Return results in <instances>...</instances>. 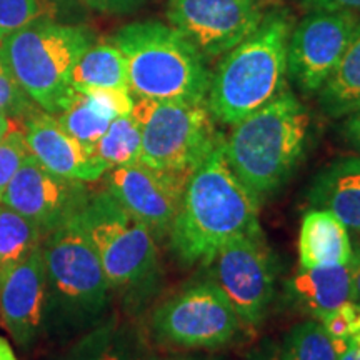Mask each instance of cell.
Segmentation results:
<instances>
[{
  "mask_svg": "<svg viewBox=\"0 0 360 360\" xmlns=\"http://www.w3.org/2000/svg\"><path fill=\"white\" fill-rule=\"evenodd\" d=\"M310 115L289 90L233 125L225 141L229 165L262 202L276 193L302 160Z\"/></svg>",
  "mask_w": 360,
  "mask_h": 360,
  "instance_id": "2",
  "label": "cell"
},
{
  "mask_svg": "<svg viewBox=\"0 0 360 360\" xmlns=\"http://www.w3.org/2000/svg\"><path fill=\"white\" fill-rule=\"evenodd\" d=\"M290 32L289 13L270 12L249 37L225 53L207 94V107L215 120L236 125L281 96Z\"/></svg>",
  "mask_w": 360,
  "mask_h": 360,
  "instance_id": "3",
  "label": "cell"
},
{
  "mask_svg": "<svg viewBox=\"0 0 360 360\" xmlns=\"http://www.w3.org/2000/svg\"><path fill=\"white\" fill-rule=\"evenodd\" d=\"M359 29V13L314 11L305 17L287 44V74L297 87L317 94Z\"/></svg>",
  "mask_w": 360,
  "mask_h": 360,
  "instance_id": "11",
  "label": "cell"
},
{
  "mask_svg": "<svg viewBox=\"0 0 360 360\" xmlns=\"http://www.w3.org/2000/svg\"><path fill=\"white\" fill-rule=\"evenodd\" d=\"M257 360H282V357H281V354L277 352V350H269V352L260 354Z\"/></svg>",
  "mask_w": 360,
  "mask_h": 360,
  "instance_id": "36",
  "label": "cell"
},
{
  "mask_svg": "<svg viewBox=\"0 0 360 360\" xmlns=\"http://www.w3.org/2000/svg\"><path fill=\"white\" fill-rule=\"evenodd\" d=\"M90 45L85 29L39 19L2 40L0 62L35 105L57 115L77 94L72 70Z\"/></svg>",
  "mask_w": 360,
  "mask_h": 360,
  "instance_id": "5",
  "label": "cell"
},
{
  "mask_svg": "<svg viewBox=\"0 0 360 360\" xmlns=\"http://www.w3.org/2000/svg\"><path fill=\"white\" fill-rule=\"evenodd\" d=\"M259 205L229 165L222 139L188 179L169 233L174 254L187 265H209L236 237L262 232Z\"/></svg>",
  "mask_w": 360,
  "mask_h": 360,
  "instance_id": "1",
  "label": "cell"
},
{
  "mask_svg": "<svg viewBox=\"0 0 360 360\" xmlns=\"http://www.w3.org/2000/svg\"><path fill=\"white\" fill-rule=\"evenodd\" d=\"M0 44H2V39H0Z\"/></svg>",
  "mask_w": 360,
  "mask_h": 360,
  "instance_id": "38",
  "label": "cell"
},
{
  "mask_svg": "<svg viewBox=\"0 0 360 360\" xmlns=\"http://www.w3.org/2000/svg\"><path fill=\"white\" fill-rule=\"evenodd\" d=\"M354 260V245L344 222L330 210L310 207L300 222L299 267L342 265Z\"/></svg>",
  "mask_w": 360,
  "mask_h": 360,
  "instance_id": "19",
  "label": "cell"
},
{
  "mask_svg": "<svg viewBox=\"0 0 360 360\" xmlns=\"http://www.w3.org/2000/svg\"><path fill=\"white\" fill-rule=\"evenodd\" d=\"M342 135L349 146L360 154V110L345 117V122L342 125Z\"/></svg>",
  "mask_w": 360,
  "mask_h": 360,
  "instance_id": "31",
  "label": "cell"
},
{
  "mask_svg": "<svg viewBox=\"0 0 360 360\" xmlns=\"http://www.w3.org/2000/svg\"><path fill=\"white\" fill-rule=\"evenodd\" d=\"M310 11L327 12H352L360 15V0H302Z\"/></svg>",
  "mask_w": 360,
  "mask_h": 360,
  "instance_id": "30",
  "label": "cell"
},
{
  "mask_svg": "<svg viewBox=\"0 0 360 360\" xmlns=\"http://www.w3.org/2000/svg\"><path fill=\"white\" fill-rule=\"evenodd\" d=\"M352 300L354 302H360V254L355 255L352 274Z\"/></svg>",
  "mask_w": 360,
  "mask_h": 360,
  "instance_id": "33",
  "label": "cell"
},
{
  "mask_svg": "<svg viewBox=\"0 0 360 360\" xmlns=\"http://www.w3.org/2000/svg\"><path fill=\"white\" fill-rule=\"evenodd\" d=\"M19 122L20 120H15L6 137L0 141V202L13 175L20 169L22 162L30 154L24 127H20Z\"/></svg>",
  "mask_w": 360,
  "mask_h": 360,
  "instance_id": "27",
  "label": "cell"
},
{
  "mask_svg": "<svg viewBox=\"0 0 360 360\" xmlns=\"http://www.w3.org/2000/svg\"><path fill=\"white\" fill-rule=\"evenodd\" d=\"M35 109H37L35 103L30 101L0 62V110L6 112L12 120L24 122L25 117L30 115V112Z\"/></svg>",
  "mask_w": 360,
  "mask_h": 360,
  "instance_id": "28",
  "label": "cell"
},
{
  "mask_svg": "<svg viewBox=\"0 0 360 360\" xmlns=\"http://www.w3.org/2000/svg\"><path fill=\"white\" fill-rule=\"evenodd\" d=\"M24 132L30 154L52 174L89 184L102 179L109 170L94 152L67 134L57 117L49 112H30L24 119Z\"/></svg>",
  "mask_w": 360,
  "mask_h": 360,
  "instance_id": "16",
  "label": "cell"
},
{
  "mask_svg": "<svg viewBox=\"0 0 360 360\" xmlns=\"http://www.w3.org/2000/svg\"><path fill=\"white\" fill-rule=\"evenodd\" d=\"M94 360H122V359H120L119 355H115V354H112V352H103V354H101L97 359H94Z\"/></svg>",
  "mask_w": 360,
  "mask_h": 360,
  "instance_id": "37",
  "label": "cell"
},
{
  "mask_svg": "<svg viewBox=\"0 0 360 360\" xmlns=\"http://www.w3.org/2000/svg\"><path fill=\"white\" fill-rule=\"evenodd\" d=\"M72 87L77 92L87 89H129L127 62L114 44L90 45L72 70Z\"/></svg>",
  "mask_w": 360,
  "mask_h": 360,
  "instance_id": "21",
  "label": "cell"
},
{
  "mask_svg": "<svg viewBox=\"0 0 360 360\" xmlns=\"http://www.w3.org/2000/svg\"><path fill=\"white\" fill-rule=\"evenodd\" d=\"M0 360H19L17 355L13 354L11 344L4 337H0Z\"/></svg>",
  "mask_w": 360,
  "mask_h": 360,
  "instance_id": "34",
  "label": "cell"
},
{
  "mask_svg": "<svg viewBox=\"0 0 360 360\" xmlns=\"http://www.w3.org/2000/svg\"><path fill=\"white\" fill-rule=\"evenodd\" d=\"M47 290L67 309L98 312L107 302L109 281L80 214L49 233L42 244Z\"/></svg>",
  "mask_w": 360,
  "mask_h": 360,
  "instance_id": "8",
  "label": "cell"
},
{
  "mask_svg": "<svg viewBox=\"0 0 360 360\" xmlns=\"http://www.w3.org/2000/svg\"><path fill=\"white\" fill-rule=\"evenodd\" d=\"M80 220L110 289L139 285L154 276L159 260L155 237L109 192L90 195Z\"/></svg>",
  "mask_w": 360,
  "mask_h": 360,
  "instance_id": "7",
  "label": "cell"
},
{
  "mask_svg": "<svg viewBox=\"0 0 360 360\" xmlns=\"http://www.w3.org/2000/svg\"><path fill=\"white\" fill-rule=\"evenodd\" d=\"M89 197L84 182L52 174L29 154L7 186L2 202L34 222L47 237L82 212Z\"/></svg>",
  "mask_w": 360,
  "mask_h": 360,
  "instance_id": "14",
  "label": "cell"
},
{
  "mask_svg": "<svg viewBox=\"0 0 360 360\" xmlns=\"http://www.w3.org/2000/svg\"><path fill=\"white\" fill-rule=\"evenodd\" d=\"M354 262L300 269L285 283L287 297L300 312L321 321L332 310L352 300Z\"/></svg>",
  "mask_w": 360,
  "mask_h": 360,
  "instance_id": "18",
  "label": "cell"
},
{
  "mask_svg": "<svg viewBox=\"0 0 360 360\" xmlns=\"http://www.w3.org/2000/svg\"><path fill=\"white\" fill-rule=\"evenodd\" d=\"M44 238L37 225L0 202V272L29 257Z\"/></svg>",
  "mask_w": 360,
  "mask_h": 360,
  "instance_id": "22",
  "label": "cell"
},
{
  "mask_svg": "<svg viewBox=\"0 0 360 360\" xmlns=\"http://www.w3.org/2000/svg\"><path fill=\"white\" fill-rule=\"evenodd\" d=\"M337 355V360H360V335L350 339Z\"/></svg>",
  "mask_w": 360,
  "mask_h": 360,
  "instance_id": "32",
  "label": "cell"
},
{
  "mask_svg": "<svg viewBox=\"0 0 360 360\" xmlns=\"http://www.w3.org/2000/svg\"><path fill=\"white\" fill-rule=\"evenodd\" d=\"M47 300V274L42 247L0 272V319L20 345L37 335Z\"/></svg>",
  "mask_w": 360,
  "mask_h": 360,
  "instance_id": "15",
  "label": "cell"
},
{
  "mask_svg": "<svg viewBox=\"0 0 360 360\" xmlns=\"http://www.w3.org/2000/svg\"><path fill=\"white\" fill-rule=\"evenodd\" d=\"M82 2L102 13H129L141 8L147 0H82Z\"/></svg>",
  "mask_w": 360,
  "mask_h": 360,
  "instance_id": "29",
  "label": "cell"
},
{
  "mask_svg": "<svg viewBox=\"0 0 360 360\" xmlns=\"http://www.w3.org/2000/svg\"><path fill=\"white\" fill-rule=\"evenodd\" d=\"M127 62L129 90L137 98L207 102L210 72L204 56L172 25L142 20L110 37Z\"/></svg>",
  "mask_w": 360,
  "mask_h": 360,
  "instance_id": "4",
  "label": "cell"
},
{
  "mask_svg": "<svg viewBox=\"0 0 360 360\" xmlns=\"http://www.w3.org/2000/svg\"><path fill=\"white\" fill-rule=\"evenodd\" d=\"M209 265L214 283L240 321L247 326L262 322L276 295V267L262 232L236 237Z\"/></svg>",
  "mask_w": 360,
  "mask_h": 360,
  "instance_id": "10",
  "label": "cell"
},
{
  "mask_svg": "<svg viewBox=\"0 0 360 360\" xmlns=\"http://www.w3.org/2000/svg\"><path fill=\"white\" fill-rule=\"evenodd\" d=\"M282 360H337V350L326 328L315 319L295 326L283 339Z\"/></svg>",
  "mask_w": 360,
  "mask_h": 360,
  "instance_id": "25",
  "label": "cell"
},
{
  "mask_svg": "<svg viewBox=\"0 0 360 360\" xmlns=\"http://www.w3.org/2000/svg\"><path fill=\"white\" fill-rule=\"evenodd\" d=\"M141 150V125L130 114L112 120L109 129L94 147V154L107 165L109 170L139 162Z\"/></svg>",
  "mask_w": 360,
  "mask_h": 360,
  "instance_id": "23",
  "label": "cell"
},
{
  "mask_svg": "<svg viewBox=\"0 0 360 360\" xmlns=\"http://www.w3.org/2000/svg\"><path fill=\"white\" fill-rule=\"evenodd\" d=\"M317 94L319 107L332 119L360 110V29Z\"/></svg>",
  "mask_w": 360,
  "mask_h": 360,
  "instance_id": "20",
  "label": "cell"
},
{
  "mask_svg": "<svg viewBox=\"0 0 360 360\" xmlns=\"http://www.w3.org/2000/svg\"><path fill=\"white\" fill-rule=\"evenodd\" d=\"M12 125H13V122H12L11 117H8L6 112L0 110V141H2V139L6 137L7 132H8V130H11Z\"/></svg>",
  "mask_w": 360,
  "mask_h": 360,
  "instance_id": "35",
  "label": "cell"
},
{
  "mask_svg": "<svg viewBox=\"0 0 360 360\" xmlns=\"http://www.w3.org/2000/svg\"><path fill=\"white\" fill-rule=\"evenodd\" d=\"M58 124L67 134L94 152L96 143L109 129L112 119L94 103L87 94L77 92L69 105L57 114Z\"/></svg>",
  "mask_w": 360,
  "mask_h": 360,
  "instance_id": "24",
  "label": "cell"
},
{
  "mask_svg": "<svg viewBox=\"0 0 360 360\" xmlns=\"http://www.w3.org/2000/svg\"><path fill=\"white\" fill-rule=\"evenodd\" d=\"M130 115L141 125L139 162L157 170L192 174L222 141L207 102L137 98Z\"/></svg>",
  "mask_w": 360,
  "mask_h": 360,
  "instance_id": "6",
  "label": "cell"
},
{
  "mask_svg": "<svg viewBox=\"0 0 360 360\" xmlns=\"http://www.w3.org/2000/svg\"><path fill=\"white\" fill-rule=\"evenodd\" d=\"M191 175L135 162L107 170L105 192L141 220L155 238H164L172 231Z\"/></svg>",
  "mask_w": 360,
  "mask_h": 360,
  "instance_id": "13",
  "label": "cell"
},
{
  "mask_svg": "<svg viewBox=\"0 0 360 360\" xmlns=\"http://www.w3.org/2000/svg\"><path fill=\"white\" fill-rule=\"evenodd\" d=\"M310 207L335 214L347 227L354 254H360V155L339 157L315 175L307 191Z\"/></svg>",
  "mask_w": 360,
  "mask_h": 360,
  "instance_id": "17",
  "label": "cell"
},
{
  "mask_svg": "<svg viewBox=\"0 0 360 360\" xmlns=\"http://www.w3.org/2000/svg\"><path fill=\"white\" fill-rule=\"evenodd\" d=\"M52 0H0V39L39 19H52Z\"/></svg>",
  "mask_w": 360,
  "mask_h": 360,
  "instance_id": "26",
  "label": "cell"
},
{
  "mask_svg": "<svg viewBox=\"0 0 360 360\" xmlns=\"http://www.w3.org/2000/svg\"><path fill=\"white\" fill-rule=\"evenodd\" d=\"M240 317L214 282L191 285L162 302L152 327L165 344L186 349H217L236 339Z\"/></svg>",
  "mask_w": 360,
  "mask_h": 360,
  "instance_id": "9",
  "label": "cell"
},
{
  "mask_svg": "<svg viewBox=\"0 0 360 360\" xmlns=\"http://www.w3.org/2000/svg\"><path fill=\"white\" fill-rule=\"evenodd\" d=\"M262 0H169L167 20L204 57H219L257 29Z\"/></svg>",
  "mask_w": 360,
  "mask_h": 360,
  "instance_id": "12",
  "label": "cell"
}]
</instances>
